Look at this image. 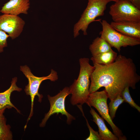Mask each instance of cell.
<instances>
[{
    "label": "cell",
    "mask_w": 140,
    "mask_h": 140,
    "mask_svg": "<svg viewBox=\"0 0 140 140\" xmlns=\"http://www.w3.org/2000/svg\"><path fill=\"white\" fill-rule=\"evenodd\" d=\"M25 24V21L18 16L7 14L0 15V29L7 33L12 39L20 35Z\"/></svg>",
    "instance_id": "cell-9"
},
{
    "label": "cell",
    "mask_w": 140,
    "mask_h": 140,
    "mask_svg": "<svg viewBox=\"0 0 140 140\" xmlns=\"http://www.w3.org/2000/svg\"><path fill=\"white\" fill-rule=\"evenodd\" d=\"M9 37L8 34L0 29V53L3 52L4 48L7 46V39Z\"/></svg>",
    "instance_id": "cell-20"
},
{
    "label": "cell",
    "mask_w": 140,
    "mask_h": 140,
    "mask_svg": "<svg viewBox=\"0 0 140 140\" xmlns=\"http://www.w3.org/2000/svg\"><path fill=\"white\" fill-rule=\"evenodd\" d=\"M93 64L94 69L90 77V93L103 87L111 100L118 96H122V92L127 87L135 89L140 80L133 60L121 54L117 55L110 64Z\"/></svg>",
    "instance_id": "cell-1"
},
{
    "label": "cell",
    "mask_w": 140,
    "mask_h": 140,
    "mask_svg": "<svg viewBox=\"0 0 140 140\" xmlns=\"http://www.w3.org/2000/svg\"><path fill=\"white\" fill-rule=\"evenodd\" d=\"M4 113L0 111V140H12L13 135L11 127L6 124V120L3 115Z\"/></svg>",
    "instance_id": "cell-16"
},
{
    "label": "cell",
    "mask_w": 140,
    "mask_h": 140,
    "mask_svg": "<svg viewBox=\"0 0 140 140\" xmlns=\"http://www.w3.org/2000/svg\"><path fill=\"white\" fill-rule=\"evenodd\" d=\"M20 69L28 79V83L25 86L24 91L26 95L30 96L31 101L30 113L24 127L26 128L28 122L33 114L34 101L36 96H38V101L40 102L43 97V95L38 92L41 84L43 81L46 80H50L52 81H56L58 79V76L57 72L53 69L51 70L50 73L48 75L41 77H37L33 75L29 68L27 65L21 66Z\"/></svg>",
    "instance_id": "cell-4"
},
{
    "label": "cell",
    "mask_w": 140,
    "mask_h": 140,
    "mask_svg": "<svg viewBox=\"0 0 140 140\" xmlns=\"http://www.w3.org/2000/svg\"><path fill=\"white\" fill-rule=\"evenodd\" d=\"M71 94L69 87H65L56 95L51 96L47 95L50 105V109L48 112L46 114L40 124V127L45 126L47 121L52 115L56 113H60L62 115H65L67 117V122L70 124L75 118L66 110L65 107V100L66 97Z\"/></svg>",
    "instance_id": "cell-8"
},
{
    "label": "cell",
    "mask_w": 140,
    "mask_h": 140,
    "mask_svg": "<svg viewBox=\"0 0 140 140\" xmlns=\"http://www.w3.org/2000/svg\"><path fill=\"white\" fill-rule=\"evenodd\" d=\"M90 113L92 115L93 121L97 124L99 128V134L103 140H118V138L107 128L103 119L90 107Z\"/></svg>",
    "instance_id": "cell-13"
},
{
    "label": "cell",
    "mask_w": 140,
    "mask_h": 140,
    "mask_svg": "<svg viewBox=\"0 0 140 140\" xmlns=\"http://www.w3.org/2000/svg\"><path fill=\"white\" fill-rule=\"evenodd\" d=\"M111 46L101 37L95 38L89 47L92 56L106 52L112 50Z\"/></svg>",
    "instance_id": "cell-14"
},
{
    "label": "cell",
    "mask_w": 140,
    "mask_h": 140,
    "mask_svg": "<svg viewBox=\"0 0 140 140\" xmlns=\"http://www.w3.org/2000/svg\"><path fill=\"white\" fill-rule=\"evenodd\" d=\"M129 87L125 88L122 93V96L124 102L128 103L131 106L136 109L139 112H140V107L132 99L130 93Z\"/></svg>",
    "instance_id": "cell-18"
},
{
    "label": "cell",
    "mask_w": 140,
    "mask_h": 140,
    "mask_svg": "<svg viewBox=\"0 0 140 140\" xmlns=\"http://www.w3.org/2000/svg\"><path fill=\"white\" fill-rule=\"evenodd\" d=\"M89 59L87 58H80L79 76L69 87L72 96L70 102L73 105H82L87 103L89 95L90 76L94 67L90 65Z\"/></svg>",
    "instance_id": "cell-2"
},
{
    "label": "cell",
    "mask_w": 140,
    "mask_h": 140,
    "mask_svg": "<svg viewBox=\"0 0 140 140\" xmlns=\"http://www.w3.org/2000/svg\"><path fill=\"white\" fill-rule=\"evenodd\" d=\"M117 56V53L112 49L109 51L92 56L90 59L93 64L108 65L114 62Z\"/></svg>",
    "instance_id": "cell-15"
},
{
    "label": "cell",
    "mask_w": 140,
    "mask_h": 140,
    "mask_svg": "<svg viewBox=\"0 0 140 140\" xmlns=\"http://www.w3.org/2000/svg\"><path fill=\"white\" fill-rule=\"evenodd\" d=\"M110 1H114L115 2H117L118 0H109Z\"/></svg>",
    "instance_id": "cell-22"
},
{
    "label": "cell",
    "mask_w": 140,
    "mask_h": 140,
    "mask_svg": "<svg viewBox=\"0 0 140 140\" xmlns=\"http://www.w3.org/2000/svg\"><path fill=\"white\" fill-rule=\"evenodd\" d=\"M109 104L108 108L109 115L113 120L115 116V114L119 106L124 102L122 96H118L114 99L111 100Z\"/></svg>",
    "instance_id": "cell-17"
},
{
    "label": "cell",
    "mask_w": 140,
    "mask_h": 140,
    "mask_svg": "<svg viewBox=\"0 0 140 140\" xmlns=\"http://www.w3.org/2000/svg\"><path fill=\"white\" fill-rule=\"evenodd\" d=\"M108 95L105 90L90 93L86 104L90 107L96 108L102 118L105 120L111 127L114 134L118 140H125L127 138L123 135L121 130L113 121L109 113L107 104Z\"/></svg>",
    "instance_id": "cell-5"
},
{
    "label": "cell",
    "mask_w": 140,
    "mask_h": 140,
    "mask_svg": "<svg viewBox=\"0 0 140 140\" xmlns=\"http://www.w3.org/2000/svg\"><path fill=\"white\" fill-rule=\"evenodd\" d=\"M30 5L29 0H9L4 5L0 12L15 16L22 13L27 15Z\"/></svg>",
    "instance_id": "cell-10"
},
{
    "label": "cell",
    "mask_w": 140,
    "mask_h": 140,
    "mask_svg": "<svg viewBox=\"0 0 140 140\" xmlns=\"http://www.w3.org/2000/svg\"><path fill=\"white\" fill-rule=\"evenodd\" d=\"M136 7L140 9V0H128Z\"/></svg>",
    "instance_id": "cell-21"
},
{
    "label": "cell",
    "mask_w": 140,
    "mask_h": 140,
    "mask_svg": "<svg viewBox=\"0 0 140 140\" xmlns=\"http://www.w3.org/2000/svg\"><path fill=\"white\" fill-rule=\"evenodd\" d=\"M83 116L85 118L87 122V124L90 132V134L88 137L87 138L86 140H103L100 136L98 132L94 131L90 126L88 122V121L85 116L82 110H81Z\"/></svg>",
    "instance_id": "cell-19"
},
{
    "label": "cell",
    "mask_w": 140,
    "mask_h": 140,
    "mask_svg": "<svg viewBox=\"0 0 140 140\" xmlns=\"http://www.w3.org/2000/svg\"><path fill=\"white\" fill-rule=\"evenodd\" d=\"M102 30L100 34L101 38L120 52L122 47L133 46L140 44V39L125 36L114 29L105 20L101 22Z\"/></svg>",
    "instance_id": "cell-6"
},
{
    "label": "cell",
    "mask_w": 140,
    "mask_h": 140,
    "mask_svg": "<svg viewBox=\"0 0 140 140\" xmlns=\"http://www.w3.org/2000/svg\"><path fill=\"white\" fill-rule=\"evenodd\" d=\"M109 14L114 22H140V9L128 0H118L110 7Z\"/></svg>",
    "instance_id": "cell-7"
},
{
    "label": "cell",
    "mask_w": 140,
    "mask_h": 140,
    "mask_svg": "<svg viewBox=\"0 0 140 140\" xmlns=\"http://www.w3.org/2000/svg\"><path fill=\"white\" fill-rule=\"evenodd\" d=\"M109 0H88L87 6L78 21L74 28V36L75 38L81 30L84 35L87 34V29L90 23L95 21L101 22V20H96L98 17L103 16Z\"/></svg>",
    "instance_id": "cell-3"
},
{
    "label": "cell",
    "mask_w": 140,
    "mask_h": 140,
    "mask_svg": "<svg viewBox=\"0 0 140 140\" xmlns=\"http://www.w3.org/2000/svg\"><path fill=\"white\" fill-rule=\"evenodd\" d=\"M110 24L113 28L122 34L140 39V22L113 21Z\"/></svg>",
    "instance_id": "cell-11"
},
{
    "label": "cell",
    "mask_w": 140,
    "mask_h": 140,
    "mask_svg": "<svg viewBox=\"0 0 140 140\" xmlns=\"http://www.w3.org/2000/svg\"><path fill=\"white\" fill-rule=\"evenodd\" d=\"M17 78L15 77L12 78L10 87L4 92L0 93V111L4 112L6 109L15 108L17 112L20 113L19 110L11 103L10 101V96L14 91L20 92L22 89L18 87L16 85Z\"/></svg>",
    "instance_id": "cell-12"
}]
</instances>
